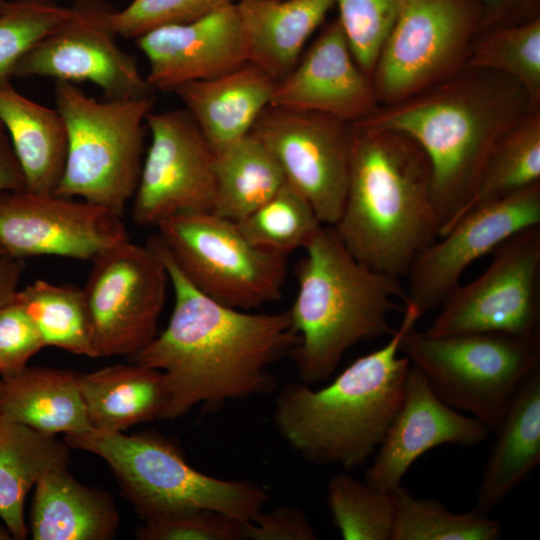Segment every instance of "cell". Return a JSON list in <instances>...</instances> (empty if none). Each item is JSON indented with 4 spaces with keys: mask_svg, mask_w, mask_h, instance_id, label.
<instances>
[{
    "mask_svg": "<svg viewBox=\"0 0 540 540\" xmlns=\"http://www.w3.org/2000/svg\"><path fill=\"white\" fill-rule=\"evenodd\" d=\"M148 244L161 257L174 290L167 327L130 362L161 371L166 390L164 419L196 405L215 410L229 400L271 392V365L298 343L289 310L252 313L221 304L195 288L158 236Z\"/></svg>",
    "mask_w": 540,
    "mask_h": 540,
    "instance_id": "1",
    "label": "cell"
},
{
    "mask_svg": "<svg viewBox=\"0 0 540 540\" xmlns=\"http://www.w3.org/2000/svg\"><path fill=\"white\" fill-rule=\"evenodd\" d=\"M531 109L539 108L512 78L466 66L417 95L378 106L352 125L401 132L421 146L431 164L440 234L473 194L498 140Z\"/></svg>",
    "mask_w": 540,
    "mask_h": 540,
    "instance_id": "2",
    "label": "cell"
},
{
    "mask_svg": "<svg viewBox=\"0 0 540 540\" xmlns=\"http://www.w3.org/2000/svg\"><path fill=\"white\" fill-rule=\"evenodd\" d=\"M431 182L429 158L411 137L352 125L347 192L333 227L357 260L401 278L439 237Z\"/></svg>",
    "mask_w": 540,
    "mask_h": 540,
    "instance_id": "3",
    "label": "cell"
},
{
    "mask_svg": "<svg viewBox=\"0 0 540 540\" xmlns=\"http://www.w3.org/2000/svg\"><path fill=\"white\" fill-rule=\"evenodd\" d=\"M404 306L388 342L315 389L289 383L278 393L273 422L283 440L308 462L350 470L380 446L399 410L411 363L399 351L403 334L419 320Z\"/></svg>",
    "mask_w": 540,
    "mask_h": 540,
    "instance_id": "4",
    "label": "cell"
},
{
    "mask_svg": "<svg viewBox=\"0 0 540 540\" xmlns=\"http://www.w3.org/2000/svg\"><path fill=\"white\" fill-rule=\"evenodd\" d=\"M296 266L298 291L289 309L298 343L290 351L301 382L314 386L334 373L356 344L391 336L390 316L403 311L400 278L357 260L334 227L322 225Z\"/></svg>",
    "mask_w": 540,
    "mask_h": 540,
    "instance_id": "5",
    "label": "cell"
},
{
    "mask_svg": "<svg viewBox=\"0 0 540 540\" xmlns=\"http://www.w3.org/2000/svg\"><path fill=\"white\" fill-rule=\"evenodd\" d=\"M70 448L93 453L114 474L125 498L143 520L176 511L211 509L243 523L268 502L251 480L216 478L193 468L170 439L152 432L128 435L91 428L65 435Z\"/></svg>",
    "mask_w": 540,
    "mask_h": 540,
    "instance_id": "6",
    "label": "cell"
},
{
    "mask_svg": "<svg viewBox=\"0 0 540 540\" xmlns=\"http://www.w3.org/2000/svg\"><path fill=\"white\" fill-rule=\"evenodd\" d=\"M55 99L67 130V154L54 193L122 216L138 186L153 96L96 100L74 83L56 81Z\"/></svg>",
    "mask_w": 540,
    "mask_h": 540,
    "instance_id": "7",
    "label": "cell"
},
{
    "mask_svg": "<svg viewBox=\"0 0 540 540\" xmlns=\"http://www.w3.org/2000/svg\"><path fill=\"white\" fill-rule=\"evenodd\" d=\"M399 351L443 402L491 432L518 388L540 368V339L498 333L432 336L413 326L403 334Z\"/></svg>",
    "mask_w": 540,
    "mask_h": 540,
    "instance_id": "8",
    "label": "cell"
},
{
    "mask_svg": "<svg viewBox=\"0 0 540 540\" xmlns=\"http://www.w3.org/2000/svg\"><path fill=\"white\" fill-rule=\"evenodd\" d=\"M156 228L184 276L211 299L249 311L281 297L286 256L253 246L235 221L195 212L171 216Z\"/></svg>",
    "mask_w": 540,
    "mask_h": 540,
    "instance_id": "9",
    "label": "cell"
},
{
    "mask_svg": "<svg viewBox=\"0 0 540 540\" xmlns=\"http://www.w3.org/2000/svg\"><path fill=\"white\" fill-rule=\"evenodd\" d=\"M471 0H404L371 81L380 105L417 95L459 73L480 31Z\"/></svg>",
    "mask_w": 540,
    "mask_h": 540,
    "instance_id": "10",
    "label": "cell"
},
{
    "mask_svg": "<svg viewBox=\"0 0 540 540\" xmlns=\"http://www.w3.org/2000/svg\"><path fill=\"white\" fill-rule=\"evenodd\" d=\"M491 253L486 270L458 285L439 306L427 334L540 339V225L515 233Z\"/></svg>",
    "mask_w": 540,
    "mask_h": 540,
    "instance_id": "11",
    "label": "cell"
},
{
    "mask_svg": "<svg viewBox=\"0 0 540 540\" xmlns=\"http://www.w3.org/2000/svg\"><path fill=\"white\" fill-rule=\"evenodd\" d=\"M82 288L95 357L125 355L156 335L169 276L159 254L123 241L94 257Z\"/></svg>",
    "mask_w": 540,
    "mask_h": 540,
    "instance_id": "12",
    "label": "cell"
},
{
    "mask_svg": "<svg viewBox=\"0 0 540 540\" xmlns=\"http://www.w3.org/2000/svg\"><path fill=\"white\" fill-rule=\"evenodd\" d=\"M251 133L269 149L286 183L309 202L321 223L333 226L347 192L352 125L269 105Z\"/></svg>",
    "mask_w": 540,
    "mask_h": 540,
    "instance_id": "13",
    "label": "cell"
},
{
    "mask_svg": "<svg viewBox=\"0 0 540 540\" xmlns=\"http://www.w3.org/2000/svg\"><path fill=\"white\" fill-rule=\"evenodd\" d=\"M146 127L151 142L131 201L134 222L157 227L174 215L212 212L214 151L190 113L152 110Z\"/></svg>",
    "mask_w": 540,
    "mask_h": 540,
    "instance_id": "14",
    "label": "cell"
},
{
    "mask_svg": "<svg viewBox=\"0 0 540 540\" xmlns=\"http://www.w3.org/2000/svg\"><path fill=\"white\" fill-rule=\"evenodd\" d=\"M68 20L35 44L15 65L13 77L89 81L106 100L152 95L137 59L116 43L113 9L101 0H74Z\"/></svg>",
    "mask_w": 540,
    "mask_h": 540,
    "instance_id": "15",
    "label": "cell"
},
{
    "mask_svg": "<svg viewBox=\"0 0 540 540\" xmlns=\"http://www.w3.org/2000/svg\"><path fill=\"white\" fill-rule=\"evenodd\" d=\"M126 240L122 216L104 207L26 188L0 191V246L11 257L91 261Z\"/></svg>",
    "mask_w": 540,
    "mask_h": 540,
    "instance_id": "16",
    "label": "cell"
},
{
    "mask_svg": "<svg viewBox=\"0 0 540 540\" xmlns=\"http://www.w3.org/2000/svg\"><path fill=\"white\" fill-rule=\"evenodd\" d=\"M535 225H540V181L471 210L414 259L405 275L404 305L421 318L443 303L470 264Z\"/></svg>",
    "mask_w": 540,
    "mask_h": 540,
    "instance_id": "17",
    "label": "cell"
},
{
    "mask_svg": "<svg viewBox=\"0 0 540 540\" xmlns=\"http://www.w3.org/2000/svg\"><path fill=\"white\" fill-rule=\"evenodd\" d=\"M270 106L324 114L351 125L378 108L371 78L357 64L338 18L276 83Z\"/></svg>",
    "mask_w": 540,
    "mask_h": 540,
    "instance_id": "18",
    "label": "cell"
},
{
    "mask_svg": "<svg viewBox=\"0 0 540 540\" xmlns=\"http://www.w3.org/2000/svg\"><path fill=\"white\" fill-rule=\"evenodd\" d=\"M149 64L151 88L174 92L249 62L236 2L197 20L162 26L135 39Z\"/></svg>",
    "mask_w": 540,
    "mask_h": 540,
    "instance_id": "19",
    "label": "cell"
},
{
    "mask_svg": "<svg viewBox=\"0 0 540 540\" xmlns=\"http://www.w3.org/2000/svg\"><path fill=\"white\" fill-rule=\"evenodd\" d=\"M490 433L478 419L443 402L421 371L411 365L401 406L365 472V481L396 490L413 463L427 451L444 444L474 446Z\"/></svg>",
    "mask_w": 540,
    "mask_h": 540,
    "instance_id": "20",
    "label": "cell"
},
{
    "mask_svg": "<svg viewBox=\"0 0 540 540\" xmlns=\"http://www.w3.org/2000/svg\"><path fill=\"white\" fill-rule=\"evenodd\" d=\"M276 81L253 63L179 86L183 102L213 151L248 135L270 105Z\"/></svg>",
    "mask_w": 540,
    "mask_h": 540,
    "instance_id": "21",
    "label": "cell"
},
{
    "mask_svg": "<svg viewBox=\"0 0 540 540\" xmlns=\"http://www.w3.org/2000/svg\"><path fill=\"white\" fill-rule=\"evenodd\" d=\"M249 62L276 82L296 66L335 0H237Z\"/></svg>",
    "mask_w": 540,
    "mask_h": 540,
    "instance_id": "22",
    "label": "cell"
},
{
    "mask_svg": "<svg viewBox=\"0 0 540 540\" xmlns=\"http://www.w3.org/2000/svg\"><path fill=\"white\" fill-rule=\"evenodd\" d=\"M30 519L34 540H110L120 522L112 497L80 483L68 467L53 469L36 483Z\"/></svg>",
    "mask_w": 540,
    "mask_h": 540,
    "instance_id": "23",
    "label": "cell"
},
{
    "mask_svg": "<svg viewBox=\"0 0 540 540\" xmlns=\"http://www.w3.org/2000/svg\"><path fill=\"white\" fill-rule=\"evenodd\" d=\"M495 441L477 492L475 509L488 514L540 463V368L514 394L493 432Z\"/></svg>",
    "mask_w": 540,
    "mask_h": 540,
    "instance_id": "24",
    "label": "cell"
},
{
    "mask_svg": "<svg viewBox=\"0 0 540 540\" xmlns=\"http://www.w3.org/2000/svg\"><path fill=\"white\" fill-rule=\"evenodd\" d=\"M80 373L28 365L0 377V412L43 434L90 430L79 384Z\"/></svg>",
    "mask_w": 540,
    "mask_h": 540,
    "instance_id": "25",
    "label": "cell"
},
{
    "mask_svg": "<svg viewBox=\"0 0 540 540\" xmlns=\"http://www.w3.org/2000/svg\"><path fill=\"white\" fill-rule=\"evenodd\" d=\"M0 121L21 166L26 189L54 193L67 154V130L57 109L23 94L0 78Z\"/></svg>",
    "mask_w": 540,
    "mask_h": 540,
    "instance_id": "26",
    "label": "cell"
},
{
    "mask_svg": "<svg viewBox=\"0 0 540 540\" xmlns=\"http://www.w3.org/2000/svg\"><path fill=\"white\" fill-rule=\"evenodd\" d=\"M80 390L93 429L123 432L164 419L166 390L161 371L144 365L115 364L80 373Z\"/></svg>",
    "mask_w": 540,
    "mask_h": 540,
    "instance_id": "27",
    "label": "cell"
},
{
    "mask_svg": "<svg viewBox=\"0 0 540 540\" xmlns=\"http://www.w3.org/2000/svg\"><path fill=\"white\" fill-rule=\"evenodd\" d=\"M69 448L0 412V518L12 538H27L25 498L47 472L69 466Z\"/></svg>",
    "mask_w": 540,
    "mask_h": 540,
    "instance_id": "28",
    "label": "cell"
},
{
    "mask_svg": "<svg viewBox=\"0 0 540 540\" xmlns=\"http://www.w3.org/2000/svg\"><path fill=\"white\" fill-rule=\"evenodd\" d=\"M215 214L239 221L286 183L276 159L253 133L214 151Z\"/></svg>",
    "mask_w": 540,
    "mask_h": 540,
    "instance_id": "29",
    "label": "cell"
},
{
    "mask_svg": "<svg viewBox=\"0 0 540 540\" xmlns=\"http://www.w3.org/2000/svg\"><path fill=\"white\" fill-rule=\"evenodd\" d=\"M537 181H540V108L531 109L498 140L473 194L439 237L471 210Z\"/></svg>",
    "mask_w": 540,
    "mask_h": 540,
    "instance_id": "30",
    "label": "cell"
},
{
    "mask_svg": "<svg viewBox=\"0 0 540 540\" xmlns=\"http://www.w3.org/2000/svg\"><path fill=\"white\" fill-rule=\"evenodd\" d=\"M45 347L95 357L82 288L38 279L16 292Z\"/></svg>",
    "mask_w": 540,
    "mask_h": 540,
    "instance_id": "31",
    "label": "cell"
},
{
    "mask_svg": "<svg viewBox=\"0 0 540 540\" xmlns=\"http://www.w3.org/2000/svg\"><path fill=\"white\" fill-rule=\"evenodd\" d=\"M396 513L390 540H496L502 526L477 509L452 512L439 501L395 491Z\"/></svg>",
    "mask_w": 540,
    "mask_h": 540,
    "instance_id": "32",
    "label": "cell"
},
{
    "mask_svg": "<svg viewBox=\"0 0 540 540\" xmlns=\"http://www.w3.org/2000/svg\"><path fill=\"white\" fill-rule=\"evenodd\" d=\"M467 66L500 72L519 83L540 108V18L478 33Z\"/></svg>",
    "mask_w": 540,
    "mask_h": 540,
    "instance_id": "33",
    "label": "cell"
},
{
    "mask_svg": "<svg viewBox=\"0 0 540 540\" xmlns=\"http://www.w3.org/2000/svg\"><path fill=\"white\" fill-rule=\"evenodd\" d=\"M395 490L378 488L348 472L330 478L327 504L345 540H390L395 520Z\"/></svg>",
    "mask_w": 540,
    "mask_h": 540,
    "instance_id": "34",
    "label": "cell"
},
{
    "mask_svg": "<svg viewBox=\"0 0 540 540\" xmlns=\"http://www.w3.org/2000/svg\"><path fill=\"white\" fill-rule=\"evenodd\" d=\"M236 224L253 246L282 256L304 249L323 225L309 202L287 183Z\"/></svg>",
    "mask_w": 540,
    "mask_h": 540,
    "instance_id": "35",
    "label": "cell"
},
{
    "mask_svg": "<svg viewBox=\"0 0 540 540\" xmlns=\"http://www.w3.org/2000/svg\"><path fill=\"white\" fill-rule=\"evenodd\" d=\"M70 15V6L51 0L9 1L0 13V78L11 79L17 62Z\"/></svg>",
    "mask_w": 540,
    "mask_h": 540,
    "instance_id": "36",
    "label": "cell"
},
{
    "mask_svg": "<svg viewBox=\"0 0 540 540\" xmlns=\"http://www.w3.org/2000/svg\"><path fill=\"white\" fill-rule=\"evenodd\" d=\"M404 0H335L344 33L359 67L371 78L380 50Z\"/></svg>",
    "mask_w": 540,
    "mask_h": 540,
    "instance_id": "37",
    "label": "cell"
},
{
    "mask_svg": "<svg viewBox=\"0 0 540 540\" xmlns=\"http://www.w3.org/2000/svg\"><path fill=\"white\" fill-rule=\"evenodd\" d=\"M237 0H132L113 10L110 24L117 36L136 39L156 28L197 20Z\"/></svg>",
    "mask_w": 540,
    "mask_h": 540,
    "instance_id": "38",
    "label": "cell"
},
{
    "mask_svg": "<svg viewBox=\"0 0 540 540\" xmlns=\"http://www.w3.org/2000/svg\"><path fill=\"white\" fill-rule=\"evenodd\" d=\"M245 523L211 509H189L143 520L140 540H245Z\"/></svg>",
    "mask_w": 540,
    "mask_h": 540,
    "instance_id": "39",
    "label": "cell"
},
{
    "mask_svg": "<svg viewBox=\"0 0 540 540\" xmlns=\"http://www.w3.org/2000/svg\"><path fill=\"white\" fill-rule=\"evenodd\" d=\"M45 347L16 294L0 307V377L13 374Z\"/></svg>",
    "mask_w": 540,
    "mask_h": 540,
    "instance_id": "40",
    "label": "cell"
},
{
    "mask_svg": "<svg viewBox=\"0 0 540 540\" xmlns=\"http://www.w3.org/2000/svg\"><path fill=\"white\" fill-rule=\"evenodd\" d=\"M245 540H316L318 538L305 513L291 506L261 511L245 523Z\"/></svg>",
    "mask_w": 540,
    "mask_h": 540,
    "instance_id": "41",
    "label": "cell"
},
{
    "mask_svg": "<svg viewBox=\"0 0 540 540\" xmlns=\"http://www.w3.org/2000/svg\"><path fill=\"white\" fill-rule=\"evenodd\" d=\"M481 11L480 32L540 18V0H471Z\"/></svg>",
    "mask_w": 540,
    "mask_h": 540,
    "instance_id": "42",
    "label": "cell"
},
{
    "mask_svg": "<svg viewBox=\"0 0 540 540\" xmlns=\"http://www.w3.org/2000/svg\"><path fill=\"white\" fill-rule=\"evenodd\" d=\"M25 188V178L21 166L6 129L0 121V191Z\"/></svg>",
    "mask_w": 540,
    "mask_h": 540,
    "instance_id": "43",
    "label": "cell"
},
{
    "mask_svg": "<svg viewBox=\"0 0 540 540\" xmlns=\"http://www.w3.org/2000/svg\"><path fill=\"white\" fill-rule=\"evenodd\" d=\"M23 270L22 259L5 253L0 255V307L14 298Z\"/></svg>",
    "mask_w": 540,
    "mask_h": 540,
    "instance_id": "44",
    "label": "cell"
},
{
    "mask_svg": "<svg viewBox=\"0 0 540 540\" xmlns=\"http://www.w3.org/2000/svg\"><path fill=\"white\" fill-rule=\"evenodd\" d=\"M12 539V536L11 534L9 533V531L3 527L0 526V540H10Z\"/></svg>",
    "mask_w": 540,
    "mask_h": 540,
    "instance_id": "45",
    "label": "cell"
},
{
    "mask_svg": "<svg viewBox=\"0 0 540 540\" xmlns=\"http://www.w3.org/2000/svg\"><path fill=\"white\" fill-rule=\"evenodd\" d=\"M8 2L9 1H7V0L0 1V13L7 7Z\"/></svg>",
    "mask_w": 540,
    "mask_h": 540,
    "instance_id": "46",
    "label": "cell"
},
{
    "mask_svg": "<svg viewBox=\"0 0 540 540\" xmlns=\"http://www.w3.org/2000/svg\"><path fill=\"white\" fill-rule=\"evenodd\" d=\"M4 253V250L2 249V247L0 246V255Z\"/></svg>",
    "mask_w": 540,
    "mask_h": 540,
    "instance_id": "47",
    "label": "cell"
},
{
    "mask_svg": "<svg viewBox=\"0 0 540 540\" xmlns=\"http://www.w3.org/2000/svg\"><path fill=\"white\" fill-rule=\"evenodd\" d=\"M0 1H4V0H0Z\"/></svg>",
    "mask_w": 540,
    "mask_h": 540,
    "instance_id": "48",
    "label": "cell"
}]
</instances>
